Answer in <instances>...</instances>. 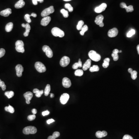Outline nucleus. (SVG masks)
I'll use <instances>...</instances> for the list:
<instances>
[{"label":"nucleus","instance_id":"34","mask_svg":"<svg viewBox=\"0 0 139 139\" xmlns=\"http://www.w3.org/2000/svg\"><path fill=\"white\" fill-rule=\"evenodd\" d=\"M60 12L62 14L64 17H65V18H67L69 17V12H68V11L65 10V9H61L60 11Z\"/></svg>","mask_w":139,"mask_h":139},{"label":"nucleus","instance_id":"33","mask_svg":"<svg viewBox=\"0 0 139 139\" xmlns=\"http://www.w3.org/2000/svg\"><path fill=\"white\" fill-rule=\"evenodd\" d=\"M84 22L83 21H80L78 23L77 26V29L78 30H80L82 29L83 26L84 25Z\"/></svg>","mask_w":139,"mask_h":139},{"label":"nucleus","instance_id":"9","mask_svg":"<svg viewBox=\"0 0 139 139\" xmlns=\"http://www.w3.org/2000/svg\"><path fill=\"white\" fill-rule=\"evenodd\" d=\"M104 18V16L102 15H99L97 16L95 20L96 24L99 26L101 27H103L104 26V24L103 22Z\"/></svg>","mask_w":139,"mask_h":139},{"label":"nucleus","instance_id":"54","mask_svg":"<svg viewBox=\"0 0 139 139\" xmlns=\"http://www.w3.org/2000/svg\"><path fill=\"white\" fill-rule=\"evenodd\" d=\"M137 50L138 52V54H139V44L137 46Z\"/></svg>","mask_w":139,"mask_h":139},{"label":"nucleus","instance_id":"41","mask_svg":"<svg viewBox=\"0 0 139 139\" xmlns=\"http://www.w3.org/2000/svg\"><path fill=\"white\" fill-rule=\"evenodd\" d=\"M36 116L35 114L29 115L27 117V119L29 121H33V120L35 119L36 118Z\"/></svg>","mask_w":139,"mask_h":139},{"label":"nucleus","instance_id":"32","mask_svg":"<svg viewBox=\"0 0 139 139\" xmlns=\"http://www.w3.org/2000/svg\"><path fill=\"white\" fill-rule=\"evenodd\" d=\"M83 74L84 72L82 70L77 69L75 72V75L76 76L80 77L83 75Z\"/></svg>","mask_w":139,"mask_h":139},{"label":"nucleus","instance_id":"3","mask_svg":"<svg viewBox=\"0 0 139 139\" xmlns=\"http://www.w3.org/2000/svg\"><path fill=\"white\" fill-rule=\"evenodd\" d=\"M52 33L53 35L55 37H62L64 36V31L58 27H53L52 30Z\"/></svg>","mask_w":139,"mask_h":139},{"label":"nucleus","instance_id":"6","mask_svg":"<svg viewBox=\"0 0 139 139\" xmlns=\"http://www.w3.org/2000/svg\"><path fill=\"white\" fill-rule=\"evenodd\" d=\"M54 9L53 6H51L50 7L46 8L42 12L41 16L43 17H45L51 14H52L54 12Z\"/></svg>","mask_w":139,"mask_h":139},{"label":"nucleus","instance_id":"4","mask_svg":"<svg viewBox=\"0 0 139 139\" xmlns=\"http://www.w3.org/2000/svg\"><path fill=\"white\" fill-rule=\"evenodd\" d=\"M16 49L18 52L24 53L25 52L24 44L23 41L18 40L16 43Z\"/></svg>","mask_w":139,"mask_h":139},{"label":"nucleus","instance_id":"37","mask_svg":"<svg viewBox=\"0 0 139 139\" xmlns=\"http://www.w3.org/2000/svg\"><path fill=\"white\" fill-rule=\"evenodd\" d=\"M131 77L132 79L133 80L136 79L137 77V72L136 71H133V72L131 73Z\"/></svg>","mask_w":139,"mask_h":139},{"label":"nucleus","instance_id":"24","mask_svg":"<svg viewBox=\"0 0 139 139\" xmlns=\"http://www.w3.org/2000/svg\"><path fill=\"white\" fill-rule=\"evenodd\" d=\"M13 24L12 22H9L5 26V30L6 32H9L12 30L13 28Z\"/></svg>","mask_w":139,"mask_h":139},{"label":"nucleus","instance_id":"31","mask_svg":"<svg viewBox=\"0 0 139 139\" xmlns=\"http://www.w3.org/2000/svg\"><path fill=\"white\" fill-rule=\"evenodd\" d=\"M88 29V27L87 25H85L81 29V31L80 32V34L82 36H84L85 32L87 31Z\"/></svg>","mask_w":139,"mask_h":139},{"label":"nucleus","instance_id":"17","mask_svg":"<svg viewBox=\"0 0 139 139\" xmlns=\"http://www.w3.org/2000/svg\"><path fill=\"white\" fill-rule=\"evenodd\" d=\"M51 20V18L50 16H46L44 17L41 20V24L43 26H46L49 24Z\"/></svg>","mask_w":139,"mask_h":139},{"label":"nucleus","instance_id":"38","mask_svg":"<svg viewBox=\"0 0 139 139\" xmlns=\"http://www.w3.org/2000/svg\"><path fill=\"white\" fill-rule=\"evenodd\" d=\"M31 15L29 14H26L24 16V19L27 22V23H30L31 22V20L30 19Z\"/></svg>","mask_w":139,"mask_h":139},{"label":"nucleus","instance_id":"35","mask_svg":"<svg viewBox=\"0 0 139 139\" xmlns=\"http://www.w3.org/2000/svg\"><path fill=\"white\" fill-rule=\"evenodd\" d=\"M64 7L67 9L70 12H72L74 10L73 7L70 4H66L64 5Z\"/></svg>","mask_w":139,"mask_h":139},{"label":"nucleus","instance_id":"39","mask_svg":"<svg viewBox=\"0 0 139 139\" xmlns=\"http://www.w3.org/2000/svg\"><path fill=\"white\" fill-rule=\"evenodd\" d=\"M0 87H1L3 91H5L6 89V86L4 82L1 80L0 79Z\"/></svg>","mask_w":139,"mask_h":139},{"label":"nucleus","instance_id":"43","mask_svg":"<svg viewBox=\"0 0 139 139\" xmlns=\"http://www.w3.org/2000/svg\"><path fill=\"white\" fill-rule=\"evenodd\" d=\"M79 67L78 63H75L72 66V68L74 69H77Z\"/></svg>","mask_w":139,"mask_h":139},{"label":"nucleus","instance_id":"16","mask_svg":"<svg viewBox=\"0 0 139 139\" xmlns=\"http://www.w3.org/2000/svg\"><path fill=\"white\" fill-rule=\"evenodd\" d=\"M120 7L122 8H124L126 10L127 12H132L134 11L133 6L132 5L127 6L126 4L124 2H122L120 4Z\"/></svg>","mask_w":139,"mask_h":139},{"label":"nucleus","instance_id":"45","mask_svg":"<svg viewBox=\"0 0 139 139\" xmlns=\"http://www.w3.org/2000/svg\"><path fill=\"white\" fill-rule=\"evenodd\" d=\"M49 114V112L48 110H46V111H44L42 112L43 116H46V115H48Z\"/></svg>","mask_w":139,"mask_h":139},{"label":"nucleus","instance_id":"15","mask_svg":"<svg viewBox=\"0 0 139 139\" xmlns=\"http://www.w3.org/2000/svg\"><path fill=\"white\" fill-rule=\"evenodd\" d=\"M24 96L26 100V103L27 104L30 103V101L33 97V94L31 92H27L24 94Z\"/></svg>","mask_w":139,"mask_h":139},{"label":"nucleus","instance_id":"30","mask_svg":"<svg viewBox=\"0 0 139 139\" xmlns=\"http://www.w3.org/2000/svg\"><path fill=\"white\" fill-rule=\"evenodd\" d=\"M99 70V68L98 67V66L96 65L93 66L92 67H91L90 68V69H89L90 72H98Z\"/></svg>","mask_w":139,"mask_h":139},{"label":"nucleus","instance_id":"53","mask_svg":"<svg viewBox=\"0 0 139 139\" xmlns=\"http://www.w3.org/2000/svg\"><path fill=\"white\" fill-rule=\"evenodd\" d=\"M54 94H52V93H51L50 94V97L51 98H54Z\"/></svg>","mask_w":139,"mask_h":139},{"label":"nucleus","instance_id":"2","mask_svg":"<svg viewBox=\"0 0 139 139\" xmlns=\"http://www.w3.org/2000/svg\"><path fill=\"white\" fill-rule=\"evenodd\" d=\"M37 131L36 128L33 126H27L24 128L23 130V133L25 134H35Z\"/></svg>","mask_w":139,"mask_h":139},{"label":"nucleus","instance_id":"58","mask_svg":"<svg viewBox=\"0 0 139 139\" xmlns=\"http://www.w3.org/2000/svg\"><path fill=\"white\" fill-rule=\"evenodd\" d=\"M122 52V51L121 50L119 51V53H121Z\"/></svg>","mask_w":139,"mask_h":139},{"label":"nucleus","instance_id":"57","mask_svg":"<svg viewBox=\"0 0 139 139\" xmlns=\"http://www.w3.org/2000/svg\"><path fill=\"white\" fill-rule=\"evenodd\" d=\"M64 0V1H70L72 0Z\"/></svg>","mask_w":139,"mask_h":139},{"label":"nucleus","instance_id":"55","mask_svg":"<svg viewBox=\"0 0 139 139\" xmlns=\"http://www.w3.org/2000/svg\"><path fill=\"white\" fill-rule=\"evenodd\" d=\"M37 2H39L40 3H42L43 2L44 0H37Z\"/></svg>","mask_w":139,"mask_h":139},{"label":"nucleus","instance_id":"20","mask_svg":"<svg viewBox=\"0 0 139 139\" xmlns=\"http://www.w3.org/2000/svg\"><path fill=\"white\" fill-rule=\"evenodd\" d=\"M91 64V59H88L85 64L83 66V70L84 71L87 70L88 69H90Z\"/></svg>","mask_w":139,"mask_h":139},{"label":"nucleus","instance_id":"11","mask_svg":"<svg viewBox=\"0 0 139 139\" xmlns=\"http://www.w3.org/2000/svg\"><path fill=\"white\" fill-rule=\"evenodd\" d=\"M16 75L17 77H21L22 76V73L24 71V68L20 64H18L16 67Z\"/></svg>","mask_w":139,"mask_h":139},{"label":"nucleus","instance_id":"18","mask_svg":"<svg viewBox=\"0 0 139 139\" xmlns=\"http://www.w3.org/2000/svg\"><path fill=\"white\" fill-rule=\"evenodd\" d=\"M12 13V10L10 8H7V9H5L4 10L1 11L0 12V14L2 16L4 17H8L10 14Z\"/></svg>","mask_w":139,"mask_h":139},{"label":"nucleus","instance_id":"27","mask_svg":"<svg viewBox=\"0 0 139 139\" xmlns=\"http://www.w3.org/2000/svg\"><path fill=\"white\" fill-rule=\"evenodd\" d=\"M50 85H49V84H47V85H46L45 89L44 90V93L45 96H48L49 92H50Z\"/></svg>","mask_w":139,"mask_h":139},{"label":"nucleus","instance_id":"52","mask_svg":"<svg viewBox=\"0 0 139 139\" xmlns=\"http://www.w3.org/2000/svg\"><path fill=\"white\" fill-rule=\"evenodd\" d=\"M133 69H131V68H129V69H128V72H129V73H130V74L133 72Z\"/></svg>","mask_w":139,"mask_h":139},{"label":"nucleus","instance_id":"46","mask_svg":"<svg viewBox=\"0 0 139 139\" xmlns=\"http://www.w3.org/2000/svg\"><path fill=\"white\" fill-rule=\"evenodd\" d=\"M54 121H55L53 119H51L48 120L46 122H47V123L48 124H50L51 123H52L53 122H54Z\"/></svg>","mask_w":139,"mask_h":139},{"label":"nucleus","instance_id":"51","mask_svg":"<svg viewBox=\"0 0 139 139\" xmlns=\"http://www.w3.org/2000/svg\"><path fill=\"white\" fill-rule=\"evenodd\" d=\"M31 16H32L34 17H37V14L35 13H32L31 15Z\"/></svg>","mask_w":139,"mask_h":139},{"label":"nucleus","instance_id":"28","mask_svg":"<svg viewBox=\"0 0 139 139\" xmlns=\"http://www.w3.org/2000/svg\"><path fill=\"white\" fill-rule=\"evenodd\" d=\"M5 110L6 111L9 112L11 113H13L14 112V108L12 106L9 105V106H6L5 107Z\"/></svg>","mask_w":139,"mask_h":139},{"label":"nucleus","instance_id":"47","mask_svg":"<svg viewBox=\"0 0 139 139\" xmlns=\"http://www.w3.org/2000/svg\"><path fill=\"white\" fill-rule=\"evenodd\" d=\"M78 63V64H79V67H82V62L81 61L80 59H79V62Z\"/></svg>","mask_w":139,"mask_h":139},{"label":"nucleus","instance_id":"42","mask_svg":"<svg viewBox=\"0 0 139 139\" xmlns=\"http://www.w3.org/2000/svg\"><path fill=\"white\" fill-rule=\"evenodd\" d=\"M5 51L4 48L0 49V58L3 57L5 55Z\"/></svg>","mask_w":139,"mask_h":139},{"label":"nucleus","instance_id":"19","mask_svg":"<svg viewBox=\"0 0 139 139\" xmlns=\"http://www.w3.org/2000/svg\"><path fill=\"white\" fill-rule=\"evenodd\" d=\"M107 133L106 131H97L96 133V136L99 138H102L103 137L107 136Z\"/></svg>","mask_w":139,"mask_h":139},{"label":"nucleus","instance_id":"7","mask_svg":"<svg viewBox=\"0 0 139 139\" xmlns=\"http://www.w3.org/2000/svg\"><path fill=\"white\" fill-rule=\"evenodd\" d=\"M42 49L43 51L46 54L48 57L51 58L53 57V52L49 46L47 45L43 46L42 48Z\"/></svg>","mask_w":139,"mask_h":139},{"label":"nucleus","instance_id":"5","mask_svg":"<svg viewBox=\"0 0 139 139\" xmlns=\"http://www.w3.org/2000/svg\"><path fill=\"white\" fill-rule=\"evenodd\" d=\"M34 66L37 71L39 72L43 73L46 71V67L42 63L39 62H36Z\"/></svg>","mask_w":139,"mask_h":139},{"label":"nucleus","instance_id":"13","mask_svg":"<svg viewBox=\"0 0 139 139\" xmlns=\"http://www.w3.org/2000/svg\"><path fill=\"white\" fill-rule=\"evenodd\" d=\"M107 5L106 3H102L100 6L96 7L95 9V11L96 13H99L104 11L107 7Z\"/></svg>","mask_w":139,"mask_h":139},{"label":"nucleus","instance_id":"23","mask_svg":"<svg viewBox=\"0 0 139 139\" xmlns=\"http://www.w3.org/2000/svg\"><path fill=\"white\" fill-rule=\"evenodd\" d=\"M25 28H26V31L24 33V35L25 37H27V36L29 35V32L30 31L31 29L29 23H27L26 24V26Z\"/></svg>","mask_w":139,"mask_h":139},{"label":"nucleus","instance_id":"40","mask_svg":"<svg viewBox=\"0 0 139 139\" xmlns=\"http://www.w3.org/2000/svg\"><path fill=\"white\" fill-rule=\"evenodd\" d=\"M112 57H113V60L114 61L118 60V59H119V55H118V54L112 53Z\"/></svg>","mask_w":139,"mask_h":139},{"label":"nucleus","instance_id":"49","mask_svg":"<svg viewBox=\"0 0 139 139\" xmlns=\"http://www.w3.org/2000/svg\"><path fill=\"white\" fill-rule=\"evenodd\" d=\"M118 53H119V50L117 49H114V50L113 51V52H112V53H114L118 54Z\"/></svg>","mask_w":139,"mask_h":139},{"label":"nucleus","instance_id":"10","mask_svg":"<svg viewBox=\"0 0 139 139\" xmlns=\"http://www.w3.org/2000/svg\"><path fill=\"white\" fill-rule=\"evenodd\" d=\"M70 98V96L69 94L67 93H64L62 94L60 98V101L61 103L63 105L65 104L69 101Z\"/></svg>","mask_w":139,"mask_h":139},{"label":"nucleus","instance_id":"44","mask_svg":"<svg viewBox=\"0 0 139 139\" xmlns=\"http://www.w3.org/2000/svg\"><path fill=\"white\" fill-rule=\"evenodd\" d=\"M123 139H133V138L128 134L125 135L123 136Z\"/></svg>","mask_w":139,"mask_h":139},{"label":"nucleus","instance_id":"36","mask_svg":"<svg viewBox=\"0 0 139 139\" xmlns=\"http://www.w3.org/2000/svg\"><path fill=\"white\" fill-rule=\"evenodd\" d=\"M135 34V31L134 29H131V30L128 32L127 34V37H132L133 35Z\"/></svg>","mask_w":139,"mask_h":139},{"label":"nucleus","instance_id":"25","mask_svg":"<svg viewBox=\"0 0 139 139\" xmlns=\"http://www.w3.org/2000/svg\"><path fill=\"white\" fill-rule=\"evenodd\" d=\"M60 136V133L58 131L54 132L52 136H50L48 138V139H55Z\"/></svg>","mask_w":139,"mask_h":139},{"label":"nucleus","instance_id":"21","mask_svg":"<svg viewBox=\"0 0 139 139\" xmlns=\"http://www.w3.org/2000/svg\"><path fill=\"white\" fill-rule=\"evenodd\" d=\"M25 3L23 0H19L15 5V7L16 9H20L22 8L25 5Z\"/></svg>","mask_w":139,"mask_h":139},{"label":"nucleus","instance_id":"8","mask_svg":"<svg viewBox=\"0 0 139 139\" xmlns=\"http://www.w3.org/2000/svg\"><path fill=\"white\" fill-rule=\"evenodd\" d=\"M70 62V59L69 57L64 56L63 57L60 61V64L62 67H64L69 65Z\"/></svg>","mask_w":139,"mask_h":139},{"label":"nucleus","instance_id":"1","mask_svg":"<svg viewBox=\"0 0 139 139\" xmlns=\"http://www.w3.org/2000/svg\"><path fill=\"white\" fill-rule=\"evenodd\" d=\"M89 56L91 59L95 62H99L101 59V55L95 51H90L89 53Z\"/></svg>","mask_w":139,"mask_h":139},{"label":"nucleus","instance_id":"56","mask_svg":"<svg viewBox=\"0 0 139 139\" xmlns=\"http://www.w3.org/2000/svg\"><path fill=\"white\" fill-rule=\"evenodd\" d=\"M22 27L25 28L26 26V24H25L24 23H22Z\"/></svg>","mask_w":139,"mask_h":139},{"label":"nucleus","instance_id":"14","mask_svg":"<svg viewBox=\"0 0 139 139\" xmlns=\"http://www.w3.org/2000/svg\"><path fill=\"white\" fill-rule=\"evenodd\" d=\"M62 85L64 87L68 88L71 87L72 83L69 79L67 77H64L63 79Z\"/></svg>","mask_w":139,"mask_h":139},{"label":"nucleus","instance_id":"12","mask_svg":"<svg viewBox=\"0 0 139 139\" xmlns=\"http://www.w3.org/2000/svg\"><path fill=\"white\" fill-rule=\"evenodd\" d=\"M118 29L114 27L109 31L108 32V36L110 37H115L118 35Z\"/></svg>","mask_w":139,"mask_h":139},{"label":"nucleus","instance_id":"50","mask_svg":"<svg viewBox=\"0 0 139 139\" xmlns=\"http://www.w3.org/2000/svg\"><path fill=\"white\" fill-rule=\"evenodd\" d=\"M32 3L34 5H37V0H32Z\"/></svg>","mask_w":139,"mask_h":139},{"label":"nucleus","instance_id":"22","mask_svg":"<svg viewBox=\"0 0 139 139\" xmlns=\"http://www.w3.org/2000/svg\"><path fill=\"white\" fill-rule=\"evenodd\" d=\"M34 93L35 94V96L37 97H40L41 95H42L43 93V91L41 90L39 91L38 89H35L33 91Z\"/></svg>","mask_w":139,"mask_h":139},{"label":"nucleus","instance_id":"48","mask_svg":"<svg viewBox=\"0 0 139 139\" xmlns=\"http://www.w3.org/2000/svg\"><path fill=\"white\" fill-rule=\"evenodd\" d=\"M32 112L33 114H36L37 113V111L36 109H32Z\"/></svg>","mask_w":139,"mask_h":139},{"label":"nucleus","instance_id":"29","mask_svg":"<svg viewBox=\"0 0 139 139\" xmlns=\"http://www.w3.org/2000/svg\"><path fill=\"white\" fill-rule=\"evenodd\" d=\"M14 92L12 91H7L5 93V95L7 97L8 99H11L12 98V97L14 96Z\"/></svg>","mask_w":139,"mask_h":139},{"label":"nucleus","instance_id":"26","mask_svg":"<svg viewBox=\"0 0 139 139\" xmlns=\"http://www.w3.org/2000/svg\"><path fill=\"white\" fill-rule=\"evenodd\" d=\"M110 59L107 58L104 59V63L102 64V66L104 68H107L108 67L109 64V62H110Z\"/></svg>","mask_w":139,"mask_h":139}]
</instances>
